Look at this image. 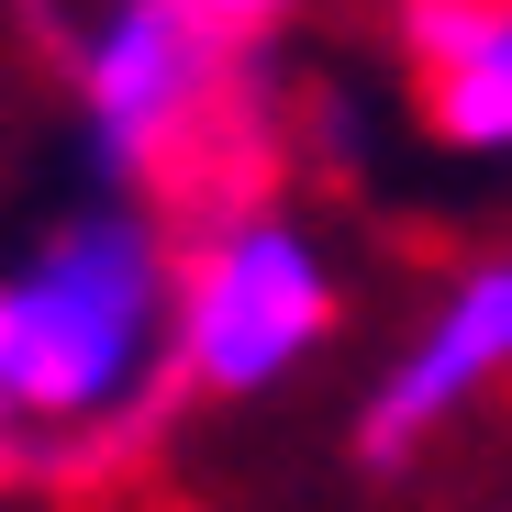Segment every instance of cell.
Segmentation results:
<instances>
[{
    "label": "cell",
    "instance_id": "obj_6",
    "mask_svg": "<svg viewBox=\"0 0 512 512\" xmlns=\"http://www.w3.org/2000/svg\"><path fill=\"white\" fill-rule=\"evenodd\" d=\"M312 134H323V156H357V134H368V101L323 78V90H312Z\"/></svg>",
    "mask_w": 512,
    "mask_h": 512
},
{
    "label": "cell",
    "instance_id": "obj_4",
    "mask_svg": "<svg viewBox=\"0 0 512 512\" xmlns=\"http://www.w3.org/2000/svg\"><path fill=\"white\" fill-rule=\"evenodd\" d=\"M501 379H512V245L468 256V268L412 312L401 357H390L379 390H368L357 446H368V457H412L423 435H446L457 412H479Z\"/></svg>",
    "mask_w": 512,
    "mask_h": 512
},
{
    "label": "cell",
    "instance_id": "obj_2",
    "mask_svg": "<svg viewBox=\"0 0 512 512\" xmlns=\"http://www.w3.org/2000/svg\"><path fill=\"white\" fill-rule=\"evenodd\" d=\"M268 12L234 0H112L67 34V90L90 123V156L123 190H190L212 145L256 112L268 78Z\"/></svg>",
    "mask_w": 512,
    "mask_h": 512
},
{
    "label": "cell",
    "instance_id": "obj_3",
    "mask_svg": "<svg viewBox=\"0 0 512 512\" xmlns=\"http://www.w3.org/2000/svg\"><path fill=\"white\" fill-rule=\"evenodd\" d=\"M334 323H346V268L334 245L279 201H223L179 234V312H167V379L190 401H268L301 379Z\"/></svg>",
    "mask_w": 512,
    "mask_h": 512
},
{
    "label": "cell",
    "instance_id": "obj_5",
    "mask_svg": "<svg viewBox=\"0 0 512 512\" xmlns=\"http://www.w3.org/2000/svg\"><path fill=\"white\" fill-rule=\"evenodd\" d=\"M412 56V112L446 156H512V0H412L390 23Z\"/></svg>",
    "mask_w": 512,
    "mask_h": 512
},
{
    "label": "cell",
    "instance_id": "obj_1",
    "mask_svg": "<svg viewBox=\"0 0 512 512\" xmlns=\"http://www.w3.org/2000/svg\"><path fill=\"white\" fill-rule=\"evenodd\" d=\"M179 245L145 201H90L0 256V479H112L167 379Z\"/></svg>",
    "mask_w": 512,
    "mask_h": 512
}]
</instances>
